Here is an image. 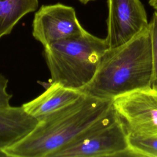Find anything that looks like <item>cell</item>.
<instances>
[{"label":"cell","instance_id":"cell-1","mask_svg":"<svg viewBox=\"0 0 157 157\" xmlns=\"http://www.w3.org/2000/svg\"><path fill=\"white\" fill-rule=\"evenodd\" d=\"M117 114L112 99L83 93L70 104L38 120L29 133L4 152L6 157H54Z\"/></svg>","mask_w":157,"mask_h":157},{"label":"cell","instance_id":"cell-2","mask_svg":"<svg viewBox=\"0 0 157 157\" xmlns=\"http://www.w3.org/2000/svg\"><path fill=\"white\" fill-rule=\"evenodd\" d=\"M153 58L149 28L128 42L108 48L83 93L113 100L122 94L151 86Z\"/></svg>","mask_w":157,"mask_h":157},{"label":"cell","instance_id":"cell-3","mask_svg":"<svg viewBox=\"0 0 157 157\" xmlns=\"http://www.w3.org/2000/svg\"><path fill=\"white\" fill-rule=\"evenodd\" d=\"M108 48L105 39L86 30L78 36L45 46L50 83L80 90L93 78Z\"/></svg>","mask_w":157,"mask_h":157},{"label":"cell","instance_id":"cell-4","mask_svg":"<svg viewBox=\"0 0 157 157\" xmlns=\"http://www.w3.org/2000/svg\"><path fill=\"white\" fill-rule=\"evenodd\" d=\"M128 132L118 114L83 137L56 153L54 157L130 156Z\"/></svg>","mask_w":157,"mask_h":157},{"label":"cell","instance_id":"cell-5","mask_svg":"<svg viewBox=\"0 0 157 157\" xmlns=\"http://www.w3.org/2000/svg\"><path fill=\"white\" fill-rule=\"evenodd\" d=\"M113 105L129 134L157 133V90L150 86L122 94L113 100Z\"/></svg>","mask_w":157,"mask_h":157},{"label":"cell","instance_id":"cell-6","mask_svg":"<svg viewBox=\"0 0 157 157\" xmlns=\"http://www.w3.org/2000/svg\"><path fill=\"white\" fill-rule=\"evenodd\" d=\"M32 26L33 37L44 47L78 36L85 30L74 8L61 3L42 6L34 14Z\"/></svg>","mask_w":157,"mask_h":157},{"label":"cell","instance_id":"cell-7","mask_svg":"<svg viewBox=\"0 0 157 157\" xmlns=\"http://www.w3.org/2000/svg\"><path fill=\"white\" fill-rule=\"evenodd\" d=\"M109 48L120 46L148 28L149 22L140 0H107Z\"/></svg>","mask_w":157,"mask_h":157},{"label":"cell","instance_id":"cell-8","mask_svg":"<svg viewBox=\"0 0 157 157\" xmlns=\"http://www.w3.org/2000/svg\"><path fill=\"white\" fill-rule=\"evenodd\" d=\"M83 94L80 90L65 87L58 83H50L45 91L21 107L37 121L63 108Z\"/></svg>","mask_w":157,"mask_h":157},{"label":"cell","instance_id":"cell-9","mask_svg":"<svg viewBox=\"0 0 157 157\" xmlns=\"http://www.w3.org/2000/svg\"><path fill=\"white\" fill-rule=\"evenodd\" d=\"M37 122L21 106L0 108V157L6 156L4 150L25 137Z\"/></svg>","mask_w":157,"mask_h":157},{"label":"cell","instance_id":"cell-10","mask_svg":"<svg viewBox=\"0 0 157 157\" xmlns=\"http://www.w3.org/2000/svg\"><path fill=\"white\" fill-rule=\"evenodd\" d=\"M39 0H0V39L9 34L26 15L36 11Z\"/></svg>","mask_w":157,"mask_h":157},{"label":"cell","instance_id":"cell-11","mask_svg":"<svg viewBox=\"0 0 157 157\" xmlns=\"http://www.w3.org/2000/svg\"><path fill=\"white\" fill-rule=\"evenodd\" d=\"M130 156L157 157V133L146 136H135L128 134Z\"/></svg>","mask_w":157,"mask_h":157},{"label":"cell","instance_id":"cell-12","mask_svg":"<svg viewBox=\"0 0 157 157\" xmlns=\"http://www.w3.org/2000/svg\"><path fill=\"white\" fill-rule=\"evenodd\" d=\"M153 58V74L151 87L157 90V11H155L149 22Z\"/></svg>","mask_w":157,"mask_h":157},{"label":"cell","instance_id":"cell-13","mask_svg":"<svg viewBox=\"0 0 157 157\" xmlns=\"http://www.w3.org/2000/svg\"><path fill=\"white\" fill-rule=\"evenodd\" d=\"M8 79L2 74H0V108H7L10 106V101L12 94L7 91Z\"/></svg>","mask_w":157,"mask_h":157},{"label":"cell","instance_id":"cell-14","mask_svg":"<svg viewBox=\"0 0 157 157\" xmlns=\"http://www.w3.org/2000/svg\"><path fill=\"white\" fill-rule=\"evenodd\" d=\"M149 4L155 10L157 11V0H148Z\"/></svg>","mask_w":157,"mask_h":157},{"label":"cell","instance_id":"cell-15","mask_svg":"<svg viewBox=\"0 0 157 157\" xmlns=\"http://www.w3.org/2000/svg\"><path fill=\"white\" fill-rule=\"evenodd\" d=\"M81 3L83 4H88V2H91V1H93L94 0H78Z\"/></svg>","mask_w":157,"mask_h":157}]
</instances>
